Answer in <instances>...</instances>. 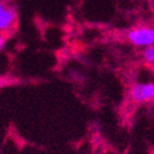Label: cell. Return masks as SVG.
<instances>
[{"instance_id": "6da1fadb", "label": "cell", "mask_w": 154, "mask_h": 154, "mask_svg": "<svg viewBox=\"0 0 154 154\" xmlns=\"http://www.w3.org/2000/svg\"><path fill=\"white\" fill-rule=\"evenodd\" d=\"M127 40L129 43L137 48H149L154 45V27L138 26L127 32Z\"/></svg>"}, {"instance_id": "7a4b0ae2", "label": "cell", "mask_w": 154, "mask_h": 154, "mask_svg": "<svg viewBox=\"0 0 154 154\" xmlns=\"http://www.w3.org/2000/svg\"><path fill=\"white\" fill-rule=\"evenodd\" d=\"M17 22V12L14 7L1 2L0 5V29L1 36L5 37L14 29Z\"/></svg>"}, {"instance_id": "3957f363", "label": "cell", "mask_w": 154, "mask_h": 154, "mask_svg": "<svg viewBox=\"0 0 154 154\" xmlns=\"http://www.w3.org/2000/svg\"><path fill=\"white\" fill-rule=\"evenodd\" d=\"M129 97L136 103H148L154 100V83H137L129 88Z\"/></svg>"}, {"instance_id": "277c9868", "label": "cell", "mask_w": 154, "mask_h": 154, "mask_svg": "<svg viewBox=\"0 0 154 154\" xmlns=\"http://www.w3.org/2000/svg\"><path fill=\"white\" fill-rule=\"evenodd\" d=\"M142 60L144 64L154 69V45L146 48L142 52Z\"/></svg>"}, {"instance_id": "5b68a950", "label": "cell", "mask_w": 154, "mask_h": 154, "mask_svg": "<svg viewBox=\"0 0 154 154\" xmlns=\"http://www.w3.org/2000/svg\"><path fill=\"white\" fill-rule=\"evenodd\" d=\"M153 1H154V0H153Z\"/></svg>"}]
</instances>
